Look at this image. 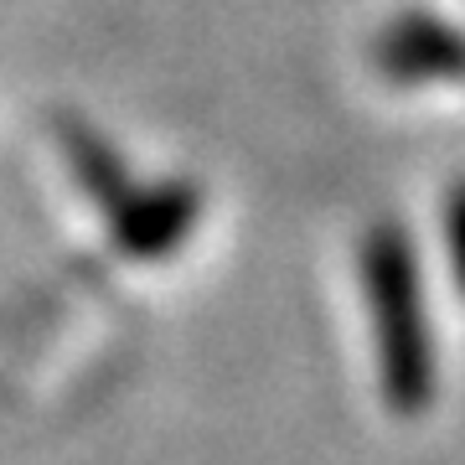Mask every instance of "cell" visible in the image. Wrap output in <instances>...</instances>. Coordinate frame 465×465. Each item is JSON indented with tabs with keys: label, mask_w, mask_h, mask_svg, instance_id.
<instances>
[{
	"label": "cell",
	"mask_w": 465,
	"mask_h": 465,
	"mask_svg": "<svg viewBox=\"0 0 465 465\" xmlns=\"http://www.w3.org/2000/svg\"><path fill=\"white\" fill-rule=\"evenodd\" d=\"M357 284L367 300L372 357H378V393L399 419H419L440 388L430 300H424V264L414 232L382 217L357 243Z\"/></svg>",
	"instance_id": "cell-1"
},
{
	"label": "cell",
	"mask_w": 465,
	"mask_h": 465,
	"mask_svg": "<svg viewBox=\"0 0 465 465\" xmlns=\"http://www.w3.org/2000/svg\"><path fill=\"white\" fill-rule=\"evenodd\" d=\"M440 228H445V259H450V280L465 295V176L445 192L440 207Z\"/></svg>",
	"instance_id": "cell-5"
},
{
	"label": "cell",
	"mask_w": 465,
	"mask_h": 465,
	"mask_svg": "<svg viewBox=\"0 0 465 465\" xmlns=\"http://www.w3.org/2000/svg\"><path fill=\"white\" fill-rule=\"evenodd\" d=\"M367 57L393 88L465 84V26L434 11H399L372 32Z\"/></svg>",
	"instance_id": "cell-3"
},
{
	"label": "cell",
	"mask_w": 465,
	"mask_h": 465,
	"mask_svg": "<svg viewBox=\"0 0 465 465\" xmlns=\"http://www.w3.org/2000/svg\"><path fill=\"white\" fill-rule=\"evenodd\" d=\"M57 140H63L67 171H73L78 192H84V197L99 207V217H104L134 186L130 166H124V155H119V150L109 145L94 124H84V119H63V124H57Z\"/></svg>",
	"instance_id": "cell-4"
},
{
	"label": "cell",
	"mask_w": 465,
	"mask_h": 465,
	"mask_svg": "<svg viewBox=\"0 0 465 465\" xmlns=\"http://www.w3.org/2000/svg\"><path fill=\"white\" fill-rule=\"evenodd\" d=\"M207 217V192L186 176H155L134 182L124 197L104 213L114 249L134 264H166Z\"/></svg>",
	"instance_id": "cell-2"
}]
</instances>
